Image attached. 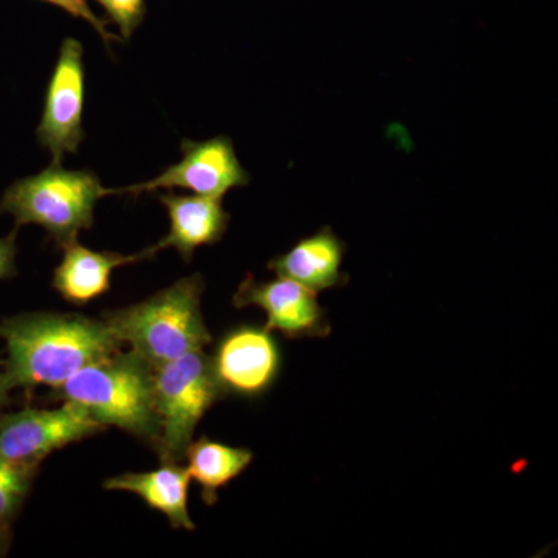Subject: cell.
I'll return each mask as SVG.
<instances>
[{"instance_id": "14", "label": "cell", "mask_w": 558, "mask_h": 558, "mask_svg": "<svg viewBox=\"0 0 558 558\" xmlns=\"http://www.w3.org/2000/svg\"><path fill=\"white\" fill-rule=\"evenodd\" d=\"M191 476L179 462H161L150 472L124 473L102 483L109 492H130L142 498L150 509L159 510L174 529L194 531L196 524L189 510Z\"/></svg>"}, {"instance_id": "12", "label": "cell", "mask_w": 558, "mask_h": 558, "mask_svg": "<svg viewBox=\"0 0 558 558\" xmlns=\"http://www.w3.org/2000/svg\"><path fill=\"white\" fill-rule=\"evenodd\" d=\"M62 260L53 271L51 286L72 304H84L105 295L110 289V278L119 267L153 258V248L143 250L134 255H121L116 252H97L81 245L78 241L62 247Z\"/></svg>"}, {"instance_id": "9", "label": "cell", "mask_w": 558, "mask_h": 558, "mask_svg": "<svg viewBox=\"0 0 558 558\" xmlns=\"http://www.w3.org/2000/svg\"><path fill=\"white\" fill-rule=\"evenodd\" d=\"M213 374L223 395L258 399L277 384L281 349L270 330L241 325L220 337L209 355Z\"/></svg>"}, {"instance_id": "11", "label": "cell", "mask_w": 558, "mask_h": 558, "mask_svg": "<svg viewBox=\"0 0 558 558\" xmlns=\"http://www.w3.org/2000/svg\"><path fill=\"white\" fill-rule=\"evenodd\" d=\"M159 201L168 209L170 231L150 247L154 253L174 248L190 263L197 248L218 244L229 229L231 218L219 197L167 193L160 194Z\"/></svg>"}, {"instance_id": "13", "label": "cell", "mask_w": 558, "mask_h": 558, "mask_svg": "<svg viewBox=\"0 0 558 558\" xmlns=\"http://www.w3.org/2000/svg\"><path fill=\"white\" fill-rule=\"evenodd\" d=\"M347 244L330 227H323L312 236L303 238L289 252L275 256L267 267L278 277L293 279L314 292L343 288L349 275L341 270Z\"/></svg>"}, {"instance_id": "5", "label": "cell", "mask_w": 558, "mask_h": 558, "mask_svg": "<svg viewBox=\"0 0 558 558\" xmlns=\"http://www.w3.org/2000/svg\"><path fill=\"white\" fill-rule=\"evenodd\" d=\"M226 399L204 349L189 352L154 371V405L160 435L161 462H182L194 432L207 411Z\"/></svg>"}, {"instance_id": "3", "label": "cell", "mask_w": 558, "mask_h": 558, "mask_svg": "<svg viewBox=\"0 0 558 558\" xmlns=\"http://www.w3.org/2000/svg\"><path fill=\"white\" fill-rule=\"evenodd\" d=\"M154 369L134 352L116 351L76 371L51 398L83 407L102 427H116L156 447Z\"/></svg>"}, {"instance_id": "19", "label": "cell", "mask_w": 558, "mask_h": 558, "mask_svg": "<svg viewBox=\"0 0 558 558\" xmlns=\"http://www.w3.org/2000/svg\"><path fill=\"white\" fill-rule=\"evenodd\" d=\"M16 234L13 230L7 238H0V279L13 278L16 270Z\"/></svg>"}, {"instance_id": "16", "label": "cell", "mask_w": 558, "mask_h": 558, "mask_svg": "<svg viewBox=\"0 0 558 558\" xmlns=\"http://www.w3.org/2000/svg\"><path fill=\"white\" fill-rule=\"evenodd\" d=\"M38 469L0 457V521L9 523L20 512Z\"/></svg>"}, {"instance_id": "17", "label": "cell", "mask_w": 558, "mask_h": 558, "mask_svg": "<svg viewBox=\"0 0 558 558\" xmlns=\"http://www.w3.org/2000/svg\"><path fill=\"white\" fill-rule=\"evenodd\" d=\"M95 2L106 11L108 22H113L119 27L124 40L132 38L148 13L146 0H95Z\"/></svg>"}, {"instance_id": "2", "label": "cell", "mask_w": 558, "mask_h": 558, "mask_svg": "<svg viewBox=\"0 0 558 558\" xmlns=\"http://www.w3.org/2000/svg\"><path fill=\"white\" fill-rule=\"evenodd\" d=\"M205 282L191 275L170 288L102 317L121 344L145 360L154 369L211 343L202 314Z\"/></svg>"}, {"instance_id": "8", "label": "cell", "mask_w": 558, "mask_h": 558, "mask_svg": "<svg viewBox=\"0 0 558 558\" xmlns=\"http://www.w3.org/2000/svg\"><path fill=\"white\" fill-rule=\"evenodd\" d=\"M183 159L167 168L148 182L135 183L126 189L108 190L109 194L154 193L157 190H189L197 196L219 197L229 191L247 186L250 174L242 167L233 142L227 135L193 142L183 140L180 146Z\"/></svg>"}, {"instance_id": "4", "label": "cell", "mask_w": 558, "mask_h": 558, "mask_svg": "<svg viewBox=\"0 0 558 558\" xmlns=\"http://www.w3.org/2000/svg\"><path fill=\"white\" fill-rule=\"evenodd\" d=\"M108 189L90 170H65L51 163L39 174L16 180L0 199V215L14 218V230L39 226L58 247L78 241L94 227L95 207Z\"/></svg>"}, {"instance_id": "6", "label": "cell", "mask_w": 558, "mask_h": 558, "mask_svg": "<svg viewBox=\"0 0 558 558\" xmlns=\"http://www.w3.org/2000/svg\"><path fill=\"white\" fill-rule=\"evenodd\" d=\"M83 407L62 402L58 409H27L0 414V457L39 469L40 462L70 444L105 429Z\"/></svg>"}, {"instance_id": "15", "label": "cell", "mask_w": 558, "mask_h": 558, "mask_svg": "<svg viewBox=\"0 0 558 558\" xmlns=\"http://www.w3.org/2000/svg\"><path fill=\"white\" fill-rule=\"evenodd\" d=\"M183 459L189 461L186 470L191 480L202 488V499L213 506L218 502L220 488L229 486L252 464L253 451L202 436L190 444Z\"/></svg>"}, {"instance_id": "18", "label": "cell", "mask_w": 558, "mask_h": 558, "mask_svg": "<svg viewBox=\"0 0 558 558\" xmlns=\"http://www.w3.org/2000/svg\"><path fill=\"white\" fill-rule=\"evenodd\" d=\"M43 2L50 3V5L58 7V9L64 10L70 16L76 17V20H83L89 22L95 32L101 36L102 43L110 49V43H120V38L113 33L108 31L109 22L101 20L100 16L92 11L89 2L87 0H43Z\"/></svg>"}, {"instance_id": "21", "label": "cell", "mask_w": 558, "mask_h": 558, "mask_svg": "<svg viewBox=\"0 0 558 558\" xmlns=\"http://www.w3.org/2000/svg\"><path fill=\"white\" fill-rule=\"evenodd\" d=\"M2 363H3V360L0 359V369H2Z\"/></svg>"}, {"instance_id": "1", "label": "cell", "mask_w": 558, "mask_h": 558, "mask_svg": "<svg viewBox=\"0 0 558 558\" xmlns=\"http://www.w3.org/2000/svg\"><path fill=\"white\" fill-rule=\"evenodd\" d=\"M7 359L0 369V405L14 389H57L76 371L119 351L105 319L35 312L0 323Z\"/></svg>"}, {"instance_id": "10", "label": "cell", "mask_w": 558, "mask_h": 558, "mask_svg": "<svg viewBox=\"0 0 558 558\" xmlns=\"http://www.w3.org/2000/svg\"><path fill=\"white\" fill-rule=\"evenodd\" d=\"M234 307H259L266 314V328L286 339H325L330 336L326 311L319 306L317 292L293 281L278 277L270 281H256L248 275L233 296Z\"/></svg>"}, {"instance_id": "20", "label": "cell", "mask_w": 558, "mask_h": 558, "mask_svg": "<svg viewBox=\"0 0 558 558\" xmlns=\"http://www.w3.org/2000/svg\"><path fill=\"white\" fill-rule=\"evenodd\" d=\"M7 523L0 521V556L5 553L7 543H9V535H7Z\"/></svg>"}, {"instance_id": "7", "label": "cell", "mask_w": 558, "mask_h": 558, "mask_svg": "<svg viewBox=\"0 0 558 558\" xmlns=\"http://www.w3.org/2000/svg\"><path fill=\"white\" fill-rule=\"evenodd\" d=\"M84 97H86V68L80 40H62L60 57L44 101L38 131L39 145L49 149L51 163L61 165L65 154L78 153L86 137L83 128Z\"/></svg>"}]
</instances>
